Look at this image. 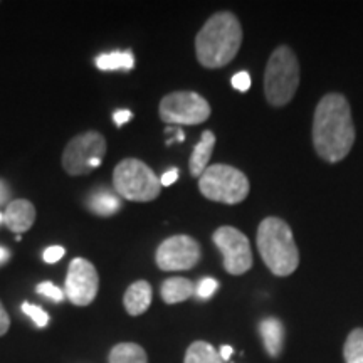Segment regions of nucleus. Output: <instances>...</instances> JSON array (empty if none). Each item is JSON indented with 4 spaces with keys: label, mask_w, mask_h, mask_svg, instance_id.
<instances>
[{
    "label": "nucleus",
    "mask_w": 363,
    "mask_h": 363,
    "mask_svg": "<svg viewBox=\"0 0 363 363\" xmlns=\"http://www.w3.org/2000/svg\"><path fill=\"white\" fill-rule=\"evenodd\" d=\"M313 147L328 163L342 162L355 143L352 108L340 93H328L316 104L313 116Z\"/></svg>",
    "instance_id": "1"
},
{
    "label": "nucleus",
    "mask_w": 363,
    "mask_h": 363,
    "mask_svg": "<svg viewBox=\"0 0 363 363\" xmlns=\"http://www.w3.org/2000/svg\"><path fill=\"white\" fill-rule=\"evenodd\" d=\"M242 44V27L233 12H217L208 19L197 38L195 52L207 69H219L238 56Z\"/></svg>",
    "instance_id": "2"
},
{
    "label": "nucleus",
    "mask_w": 363,
    "mask_h": 363,
    "mask_svg": "<svg viewBox=\"0 0 363 363\" xmlns=\"http://www.w3.org/2000/svg\"><path fill=\"white\" fill-rule=\"evenodd\" d=\"M257 251L274 276H291L299 266V251L291 227L279 217H266L257 227Z\"/></svg>",
    "instance_id": "3"
},
{
    "label": "nucleus",
    "mask_w": 363,
    "mask_h": 363,
    "mask_svg": "<svg viewBox=\"0 0 363 363\" xmlns=\"http://www.w3.org/2000/svg\"><path fill=\"white\" fill-rule=\"evenodd\" d=\"M299 86V61L289 45H279L269 56L264 71V94L271 106H286Z\"/></svg>",
    "instance_id": "4"
},
{
    "label": "nucleus",
    "mask_w": 363,
    "mask_h": 363,
    "mask_svg": "<svg viewBox=\"0 0 363 363\" xmlns=\"http://www.w3.org/2000/svg\"><path fill=\"white\" fill-rule=\"evenodd\" d=\"M199 190L208 201L235 206V203L246 201L251 184H249L246 174H242L235 167L216 163V165L207 167L201 175Z\"/></svg>",
    "instance_id": "5"
},
{
    "label": "nucleus",
    "mask_w": 363,
    "mask_h": 363,
    "mask_svg": "<svg viewBox=\"0 0 363 363\" xmlns=\"http://www.w3.org/2000/svg\"><path fill=\"white\" fill-rule=\"evenodd\" d=\"M113 185L126 201L150 202L160 195L162 184L147 163L136 158H125L115 167Z\"/></svg>",
    "instance_id": "6"
},
{
    "label": "nucleus",
    "mask_w": 363,
    "mask_h": 363,
    "mask_svg": "<svg viewBox=\"0 0 363 363\" xmlns=\"http://www.w3.org/2000/svg\"><path fill=\"white\" fill-rule=\"evenodd\" d=\"M158 113L167 125H201L211 116V104L195 91H175L162 99Z\"/></svg>",
    "instance_id": "7"
},
{
    "label": "nucleus",
    "mask_w": 363,
    "mask_h": 363,
    "mask_svg": "<svg viewBox=\"0 0 363 363\" xmlns=\"http://www.w3.org/2000/svg\"><path fill=\"white\" fill-rule=\"evenodd\" d=\"M106 140L99 131H86L71 140L62 153V167L69 175H86L101 165Z\"/></svg>",
    "instance_id": "8"
},
{
    "label": "nucleus",
    "mask_w": 363,
    "mask_h": 363,
    "mask_svg": "<svg viewBox=\"0 0 363 363\" xmlns=\"http://www.w3.org/2000/svg\"><path fill=\"white\" fill-rule=\"evenodd\" d=\"M212 240L224 257V269L233 276H240L252 267V249L247 235L233 225H222L212 235Z\"/></svg>",
    "instance_id": "9"
},
{
    "label": "nucleus",
    "mask_w": 363,
    "mask_h": 363,
    "mask_svg": "<svg viewBox=\"0 0 363 363\" xmlns=\"http://www.w3.org/2000/svg\"><path fill=\"white\" fill-rule=\"evenodd\" d=\"M201 244L185 234L172 235L158 246L155 261L162 271H187L201 261Z\"/></svg>",
    "instance_id": "10"
},
{
    "label": "nucleus",
    "mask_w": 363,
    "mask_h": 363,
    "mask_svg": "<svg viewBox=\"0 0 363 363\" xmlns=\"http://www.w3.org/2000/svg\"><path fill=\"white\" fill-rule=\"evenodd\" d=\"M99 288V276L93 262L83 257L71 261L66 276V296L72 305L88 306L94 301Z\"/></svg>",
    "instance_id": "11"
},
{
    "label": "nucleus",
    "mask_w": 363,
    "mask_h": 363,
    "mask_svg": "<svg viewBox=\"0 0 363 363\" xmlns=\"http://www.w3.org/2000/svg\"><path fill=\"white\" fill-rule=\"evenodd\" d=\"M35 220V208L29 201L24 199H17L12 201L6 208V214H4V222L12 233L22 234L26 230H29L33 227Z\"/></svg>",
    "instance_id": "12"
},
{
    "label": "nucleus",
    "mask_w": 363,
    "mask_h": 363,
    "mask_svg": "<svg viewBox=\"0 0 363 363\" xmlns=\"http://www.w3.org/2000/svg\"><path fill=\"white\" fill-rule=\"evenodd\" d=\"M259 335L267 355L278 358L284 348V326L278 318L269 316L259 323Z\"/></svg>",
    "instance_id": "13"
},
{
    "label": "nucleus",
    "mask_w": 363,
    "mask_h": 363,
    "mask_svg": "<svg viewBox=\"0 0 363 363\" xmlns=\"http://www.w3.org/2000/svg\"><path fill=\"white\" fill-rule=\"evenodd\" d=\"M152 286L148 281H136L126 289L123 303L125 310L128 311L131 316H140L148 310L152 305Z\"/></svg>",
    "instance_id": "14"
},
{
    "label": "nucleus",
    "mask_w": 363,
    "mask_h": 363,
    "mask_svg": "<svg viewBox=\"0 0 363 363\" xmlns=\"http://www.w3.org/2000/svg\"><path fill=\"white\" fill-rule=\"evenodd\" d=\"M214 147H216V135L212 133L211 130H206L201 136V142L195 145L192 155H190L189 169L192 177L201 179V175L208 167V160H211Z\"/></svg>",
    "instance_id": "15"
},
{
    "label": "nucleus",
    "mask_w": 363,
    "mask_h": 363,
    "mask_svg": "<svg viewBox=\"0 0 363 363\" xmlns=\"http://www.w3.org/2000/svg\"><path fill=\"white\" fill-rule=\"evenodd\" d=\"M195 293L192 281L185 278H170L163 281L160 294L162 299L167 305H177V303L187 301V299Z\"/></svg>",
    "instance_id": "16"
},
{
    "label": "nucleus",
    "mask_w": 363,
    "mask_h": 363,
    "mask_svg": "<svg viewBox=\"0 0 363 363\" xmlns=\"http://www.w3.org/2000/svg\"><path fill=\"white\" fill-rule=\"evenodd\" d=\"M88 207L91 212H94V214L101 217H110L120 211L121 201L118 195L110 192V190H98V192L91 194Z\"/></svg>",
    "instance_id": "17"
},
{
    "label": "nucleus",
    "mask_w": 363,
    "mask_h": 363,
    "mask_svg": "<svg viewBox=\"0 0 363 363\" xmlns=\"http://www.w3.org/2000/svg\"><path fill=\"white\" fill-rule=\"evenodd\" d=\"M110 363H148L147 352L138 343H118L111 348Z\"/></svg>",
    "instance_id": "18"
},
{
    "label": "nucleus",
    "mask_w": 363,
    "mask_h": 363,
    "mask_svg": "<svg viewBox=\"0 0 363 363\" xmlns=\"http://www.w3.org/2000/svg\"><path fill=\"white\" fill-rule=\"evenodd\" d=\"M96 66L101 71H131L135 67V57L131 51H115L101 54V56L96 57Z\"/></svg>",
    "instance_id": "19"
},
{
    "label": "nucleus",
    "mask_w": 363,
    "mask_h": 363,
    "mask_svg": "<svg viewBox=\"0 0 363 363\" xmlns=\"http://www.w3.org/2000/svg\"><path fill=\"white\" fill-rule=\"evenodd\" d=\"M184 363H224V360L211 343L199 340L187 348Z\"/></svg>",
    "instance_id": "20"
},
{
    "label": "nucleus",
    "mask_w": 363,
    "mask_h": 363,
    "mask_svg": "<svg viewBox=\"0 0 363 363\" xmlns=\"http://www.w3.org/2000/svg\"><path fill=\"white\" fill-rule=\"evenodd\" d=\"M345 363H363V328H353L343 345Z\"/></svg>",
    "instance_id": "21"
},
{
    "label": "nucleus",
    "mask_w": 363,
    "mask_h": 363,
    "mask_svg": "<svg viewBox=\"0 0 363 363\" xmlns=\"http://www.w3.org/2000/svg\"><path fill=\"white\" fill-rule=\"evenodd\" d=\"M22 311H24L26 315L29 316L30 320H33L34 323L39 326V328H44V326H48L49 316H48V313H45L40 306L30 305V303H24V305H22Z\"/></svg>",
    "instance_id": "22"
},
{
    "label": "nucleus",
    "mask_w": 363,
    "mask_h": 363,
    "mask_svg": "<svg viewBox=\"0 0 363 363\" xmlns=\"http://www.w3.org/2000/svg\"><path fill=\"white\" fill-rule=\"evenodd\" d=\"M217 288H219V283H217L214 278H203L201 283H199L195 293H197V296L201 299H208L211 296H214Z\"/></svg>",
    "instance_id": "23"
},
{
    "label": "nucleus",
    "mask_w": 363,
    "mask_h": 363,
    "mask_svg": "<svg viewBox=\"0 0 363 363\" xmlns=\"http://www.w3.org/2000/svg\"><path fill=\"white\" fill-rule=\"evenodd\" d=\"M38 293L44 294V296L49 299H54V301H62V299H65V291L59 289L56 284L49 283V281H44V283H40L38 286Z\"/></svg>",
    "instance_id": "24"
},
{
    "label": "nucleus",
    "mask_w": 363,
    "mask_h": 363,
    "mask_svg": "<svg viewBox=\"0 0 363 363\" xmlns=\"http://www.w3.org/2000/svg\"><path fill=\"white\" fill-rule=\"evenodd\" d=\"M233 86L234 89L240 91V93H246V91L251 88V76H249L246 71L235 72L233 76Z\"/></svg>",
    "instance_id": "25"
},
{
    "label": "nucleus",
    "mask_w": 363,
    "mask_h": 363,
    "mask_svg": "<svg viewBox=\"0 0 363 363\" xmlns=\"http://www.w3.org/2000/svg\"><path fill=\"white\" fill-rule=\"evenodd\" d=\"M65 252H66L65 247L51 246V247L45 249L44 254H43V257H44V261L48 262V264H54V262H57L62 256H65Z\"/></svg>",
    "instance_id": "26"
},
{
    "label": "nucleus",
    "mask_w": 363,
    "mask_h": 363,
    "mask_svg": "<svg viewBox=\"0 0 363 363\" xmlns=\"http://www.w3.org/2000/svg\"><path fill=\"white\" fill-rule=\"evenodd\" d=\"M177 179H179V170H177V169H172L169 172H165V174H163L162 179H160L162 187H170L172 184H175Z\"/></svg>",
    "instance_id": "27"
},
{
    "label": "nucleus",
    "mask_w": 363,
    "mask_h": 363,
    "mask_svg": "<svg viewBox=\"0 0 363 363\" xmlns=\"http://www.w3.org/2000/svg\"><path fill=\"white\" fill-rule=\"evenodd\" d=\"M9 326H11V320H9L6 308H4L2 303H0V337H4V335L7 333Z\"/></svg>",
    "instance_id": "28"
},
{
    "label": "nucleus",
    "mask_w": 363,
    "mask_h": 363,
    "mask_svg": "<svg viewBox=\"0 0 363 363\" xmlns=\"http://www.w3.org/2000/svg\"><path fill=\"white\" fill-rule=\"evenodd\" d=\"M131 116L133 115H131L130 110H118L115 111V115H113V121H115L118 126H123L126 121L131 120Z\"/></svg>",
    "instance_id": "29"
},
{
    "label": "nucleus",
    "mask_w": 363,
    "mask_h": 363,
    "mask_svg": "<svg viewBox=\"0 0 363 363\" xmlns=\"http://www.w3.org/2000/svg\"><path fill=\"white\" fill-rule=\"evenodd\" d=\"M9 195H11V190H9L7 184L4 180H0V206H4L7 202Z\"/></svg>",
    "instance_id": "30"
},
{
    "label": "nucleus",
    "mask_w": 363,
    "mask_h": 363,
    "mask_svg": "<svg viewBox=\"0 0 363 363\" xmlns=\"http://www.w3.org/2000/svg\"><path fill=\"white\" fill-rule=\"evenodd\" d=\"M219 355H220L222 360H229V358L233 357V348L227 347V345H224V347L220 348V353H219Z\"/></svg>",
    "instance_id": "31"
},
{
    "label": "nucleus",
    "mask_w": 363,
    "mask_h": 363,
    "mask_svg": "<svg viewBox=\"0 0 363 363\" xmlns=\"http://www.w3.org/2000/svg\"><path fill=\"white\" fill-rule=\"evenodd\" d=\"M9 257H11V252H9L6 247H0V264L7 262Z\"/></svg>",
    "instance_id": "32"
},
{
    "label": "nucleus",
    "mask_w": 363,
    "mask_h": 363,
    "mask_svg": "<svg viewBox=\"0 0 363 363\" xmlns=\"http://www.w3.org/2000/svg\"><path fill=\"white\" fill-rule=\"evenodd\" d=\"M0 222H4V216L2 214H0Z\"/></svg>",
    "instance_id": "33"
}]
</instances>
